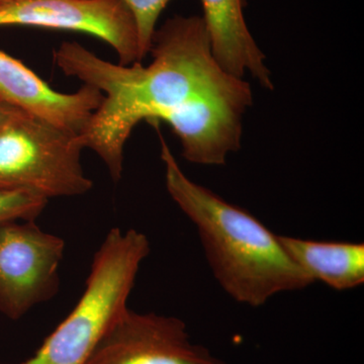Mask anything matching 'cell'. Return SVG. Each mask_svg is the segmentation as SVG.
<instances>
[{
    "instance_id": "1",
    "label": "cell",
    "mask_w": 364,
    "mask_h": 364,
    "mask_svg": "<svg viewBox=\"0 0 364 364\" xmlns=\"http://www.w3.org/2000/svg\"><path fill=\"white\" fill-rule=\"evenodd\" d=\"M150 52L148 66L105 61L76 42L54 52L65 75L104 95L80 135L114 182L123 176L124 146L140 122L168 124L188 162L223 165L240 148L242 117L253 102L250 85L215 59L203 16L168 18L155 31Z\"/></svg>"
},
{
    "instance_id": "2",
    "label": "cell",
    "mask_w": 364,
    "mask_h": 364,
    "mask_svg": "<svg viewBox=\"0 0 364 364\" xmlns=\"http://www.w3.org/2000/svg\"><path fill=\"white\" fill-rule=\"evenodd\" d=\"M165 184L198 230L215 279L234 301L258 308L314 284L275 235L247 210L188 178L159 133Z\"/></svg>"
},
{
    "instance_id": "3",
    "label": "cell",
    "mask_w": 364,
    "mask_h": 364,
    "mask_svg": "<svg viewBox=\"0 0 364 364\" xmlns=\"http://www.w3.org/2000/svg\"><path fill=\"white\" fill-rule=\"evenodd\" d=\"M150 252L145 234L135 229L109 230L93 256L85 291L73 310L32 358L18 364H85L105 333L128 308L136 274Z\"/></svg>"
},
{
    "instance_id": "4",
    "label": "cell",
    "mask_w": 364,
    "mask_h": 364,
    "mask_svg": "<svg viewBox=\"0 0 364 364\" xmlns=\"http://www.w3.org/2000/svg\"><path fill=\"white\" fill-rule=\"evenodd\" d=\"M80 134L18 111L0 129V186L50 198L87 193L93 182L81 165Z\"/></svg>"
},
{
    "instance_id": "5",
    "label": "cell",
    "mask_w": 364,
    "mask_h": 364,
    "mask_svg": "<svg viewBox=\"0 0 364 364\" xmlns=\"http://www.w3.org/2000/svg\"><path fill=\"white\" fill-rule=\"evenodd\" d=\"M65 241L43 231L36 221L0 226V314L25 317L59 293Z\"/></svg>"
},
{
    "instance_id": "6",
    "label": "cell",
    "mask_w": 364,
    "mask_h": 364,
    "mask_svg": "<svg viewBox=\"0 0 364 364\" xmlns=\"http://www.w3.org/2000/svg\"><path fill=\"white\" fill-rule=\"evenodd\" d=\"M85 364L226 363L193 343L181 318L126 308Z\"/></svg>"
},
{
    "instance_id": "7",
    "label": "cell",
    "mask_w": 364,
    "mask_h": 364,
    "mask_svg": "<svg viewBox=\"0 0 364 364\" xmlns=\"http://www.w3.org/2000/svg\"><path fill=\"white\" fill-rule=\"evenodd\" d=\"M0 26L90 33L111 46L122 65L140 61L136 21L122 0H28L0 4Z\"/></svg>"
},
{
    "instance_id": "8",
    "label": "cell",
    "mask_w": 364,
    "mask_h": 364,
    "mask_svg": "<svg viewBox=\"0 0 364 364\" xmlns=\"http://www.w3.org/2000/svg\"><path fill=\"white\" fill-rule=\"evenodd\" d=\"M104 100L97 88L53 90L20 60L0 50V102L63 130L80 134Z\"/></svg>"
},
{
    "instance_id": "9",
    "label": "cell",
    "mask_w": 364,
    "mask_h": 364,
    "mask_svg": "<svg viewBox=\"0 0 364 364\" xmlns=\"http://www.w3.org/2000/svg\"><path fill=\"white\" fill-rule=\"evenodd\" d=\"M203 21L213 55L228 73L242 78L246 72L261 86L273 90L272 73L265 56L249 31L244 18V0H200Z\"/></svg>"
},
{
    "instance_id": "10",
    "label": "cell",
    "mask_w": 364,
    "mask_h": 364,
    "mask_svg": "<svg viewBox=\"0 0 364 364\" xmlns=\"http://www.w3.org/2000/svg\"><path fill=\"white\" fill-rule=\"evenodd\" d=\"M289 257L314 282L320 280L337 291L364 282V244L308 240L279 235Z\"/></svg>"
},
{
    "instance_id": "11",
    "label": "cell",
    "mask_w": 364,
    "mask_h": 364,
    "mask_svg": "<svg viewBox=\"0 0 364 364\" xmlns=\"http://www.w3.org/2000/svg\"><path fill=\"white\" fill-rule=\"evenodd\" d=\"M48 198L26 189L0 186V226L16 221H36L44 212Z\"/></svg>"
},
{
    "instance_id": "12",
    "label": "cell",
    "mask_w": 364,
    "mask_h": 364,
    "mask_svg": "<svg viewBox=\"0 0 364 364\" xmlns=\"http://www.w3.org/2000/svg\"><path fill=\"white\" fill-rule=\"evenodd\" d=\"M133 14L138 31L140 61L150 52L153 36L162 11L171 0H122Z\"/></svg>"
},
{
    "instance_id": "13",
    "label": "cell",
    "mask_w": 364,
    "mask_h": 364,
    "mask_svg": "<svg viewBox=\"0 0 364 364\" xmlns=\"http://www.w3.org/2000/svg\"><path fill=\"white\" fill-rule=\"evenodd\" d=\"M20 109L0 102V129L4 126Z\"/></svg>"
},
{
    "instance_id": "14",
    "label": "cell",
    "mask_w": 364,
    "mask_h": 364,
    "mask_svg": "<svg viewBox=\"0 0 364 364\" xmlns=\"http://www.w3.org/2000/svg\"><path fill=\"white\" fill-rule=\"evenodd\" d=\"M28 1V0H0V4H16V2Z\"/></svg>"
}]
</instances>
